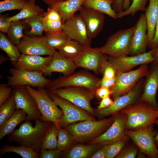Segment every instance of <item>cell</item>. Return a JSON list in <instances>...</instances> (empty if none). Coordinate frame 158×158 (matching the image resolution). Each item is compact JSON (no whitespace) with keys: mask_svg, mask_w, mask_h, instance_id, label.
I'll return each instance as SVG.
<instances>
[{"mask_svg":"<svg viewBox=\"0 0 158 158\" xmlns=\"http://www.w3.org/2000/svg\"><path fill=\"white\" fill-rule=\"evenodd\" d=\"M35 123L34 126L30 121L22 123L18 129L8 135L9 141L15 142L40 153L44 135L53 123L40 119L36 121Z\"/></svg>","mask_w":158,"mask_h":158,"instance_id":"6da1fadb","label":"cell"},{"mask_svg":"<svg viewBox=\"0 0 158 158\" xmlns=\"http://www.w3.org/2000/svg\"><path fill=\"white\" fill-rule=\"evenodd\" d=\"M119 112L125 114L126 130H137L155 124L158 118V110L138 99Z\"/></svg>","mask_w":158,"mask_h":158,"instance_id":"7a4b0ae2","label":"cell"},{"mask_svg":"<svg viewBox=\"0 0 158 158\" xmlns=\"http://www.w3.org/2000/svg\"><path fill=\"white\" fill-rule=\"evenodd\" d=\"M113 115L98 121L87 120L72 124L64 128L73 136L75 142H88L103 133L114 122Z\"/></svg>","mask_w":158,"mask_h":158,"instance_id":"3957f363","label":"cell"},{"mask_svg":"<svg viewBox=\"0 0 158 158\" xmlns=\"http://www.w3.org/2000/svg\"><path fill=\"white\" fill-rule=\"evenodd\" d=\"M101 79L92 74L85 69L73 73L68 76H60L51 81L45 87L51 90L68 87H84L95 92L100 87Z\"/></svg>","mask_w":158,"mask_h":158,"instance_id":"277c9868","label":"cell"},{"mask_svg":"<svg viewBox=\"0 0 158 158\" xmlns=\"http://www.w3.org/2000/svg\"><path fill=\"white\" fill-rule=\"evenodd\" d=\"M30 94L35 100L42 116L40 120L51 121L57 128L61 127L59 123L63 115L61 109H59L55 102L48 95L45 87H37V89L29 85L25 86Z\"/></svg>","mask_w":158,"mask_h":158,"instance_id":"5b68a950","label":"cell"},{"mask_svg":"<svg viewBox=\"0 0 158 158\" xmlns=\"http://www.w3.org/2000/svg\"><path fill=\"white\" fill-rule=\"evenodd\" d=\"M58 96L72 103L90 115L96 116L95 109L91 106L95 92L84 87H68L49 90Z\"/></svg>","mask_w":158,"mask_h":158,"instance_id":"8992f818","label":"cell"},{"mask_svg":"<svg viewBox=\"0 0 158 158\" xmlns=\"http://www.w3.org/2000/svg\"><path fill=\"white\" fill-rule=\"evenodd\" d=\"M135 27L136 24L128 29L119 30L112 35L100 47L101 52L114 57L129 55L131 40Z\"/></svg>","mask_w":158,"mask_h":158,"instance_id":"52a82bcc","label":"cell"},{"mask_svg":"<svg viewBox=\"0 0 158 158\" xmlns=\"http://www.w3.org/2000/svg\"><path fill=\"white\" fill-rule=\"evenodd\" d=\"M47 93L62 110L63 115L60 119L59 123L62 128L80 121L90 120H96L95 117L86 111L71 102L61 98L47 89Z\"/></svg>","mask_w":158,"mask_h":158,"instance_id":"ba28073f","label":"cell"},{"mask_svg":"<svg viewBox=\"0 0 158 158\" xmlns=\"http://www.w3.org/2000/svg\"><path fill=\"white\" fill-rule=\"evenodd\" d=\"M149 69L148 64H145L134 70L125 72H116L115 84L109 89L113 92L110 96L114 99L127 93L140 78L148 75Z\"/></svg>","mask_w":158,"mask_h":158,"instance_id":"9c48e42d","label":"cell"},{"mask_svg":"<svg viewBox=\"0 0 158 158\" xmlns=\"http://www.w3.org/2000/svg\"><path fill=\"white\" fill-rule=\"evenodd\" d=\"M155 124L140 130H125L127 135L137 146L139 151L151 158H157L158 150L154 141L157 132L153 128Z\"/></svg>","mask_w":158,"mask_h":158,"instance_id":"30bf717a","label":"cell"},{"mask_svg":"<svg viewBox=\"0 0 158 158\" xmlns=\"http://www.w3.org/2000/svg\"><path fill=\"white\" fill-rule=\"evenodd\" d=\"M144 80L143 77L141 78L127 93L114 98L113 104L110 106L102 109H95L96 116L99 119H102L118 113L122 109L135 103L142 92Z\"/></svg>","mask_w":158,"mask_h":158,"instance_id":"8fae6325","label":"cell"},{"mask_svg":"<svg viewBox=\"0 0 158 158\" xmlns=\"http://www.w3.org/2000/svg\"><path fill=\"white\" fill-rule=\"evenodd\" d=\"M9 72L11 75L8 77L7 84L13 88L22 85L45 87L51 81L40 72L29 71L15 67L11 68Z\"/></svg>","mask_w":158,"mask_h":158,"instance_id":"7c38bea8","label":"cell"},{"mask_svg":"<svg viewBox=\"0 0 158 158\" xmlns=\"http://www.w3.org/2000/svg\"><path fill=\"white\" fill-rule=\"evenodd\" d=\"M108 57L101 52L100 47L83 46L80 54L74 61L77 67L93 71L98 75L101 73L102 64Z\"/></svg>","mask_w":158,"mask_h":158,"instance_id":"4fadbf2b","label":"cell"},{"mask_svg":"<svg viewBox=\"0 0 158 158\" xmlns=\"http://www.w3.org/2000/svg\"><path fill=\"white\" fill-rule=\"evenodd\" d=\"M13 95L16 108L23 110L26 114L25 121L40 120L42 114L34 98L27 90L25 86H18L13 88Z\"/></svg>","mask_w":158,"mask_h":158,"instance_id":"5bb4252c","label":"cell"},{"mask_svg":"<svg viewBox=\"0 0 158 158\" xmlns=\"http://www.w3.org/2000/svg\"><path fill=\"white\" fill-rule=\"evenodd\" d=\"M16 46L21 54L52 56L56 51L48 44L45 36L25 35Z\"/></svg>","mask_w":158,"mask_h":158,"instance_id":"9a60e30c","label":"cell"},{"mask_svg":"<svg viewBox=\"0 0 158 158\" xmlns=\"http://www.w3.org/2000/svg\"><path fill=\"white\" fill-rule=\"evenodd\" d=\"M114 120L110 127L102 134L92 140L87 144H109L122 139L128 135L125 132V125L126 115L118 112L113 115Z\"/></svg>","mask_w":158,"mask_h":158,"instance_id":"2e32d148","label":"cell"},{"mask_svg":"<svg viewBox=\"0 0 158 158\" xmlns=\"http://www.w3.org/2000/svg\"><path fill=\"white\" fill-rule=\"evenodd\" d=\"M144 80L142 92L138 99L158 110L156 94L158 89V61L152 62Z\"/></svg>","mask_w":158,"mask_h":158,"instance_id":"e0dca14e","label":"cell"},{"mask_svg":"<svg viewBox=\"0 0 158 158\" xmlns=\"http://www.w3.org/2000/svg\"><path fill=\"white\" fill-rule=\"evenodd\" d=\"M62 28L68 36L84 46H90L92 39L79 14H74L63 24Z\"/></svg>","mask_w":158,"mask_h":158,"instance_id":"ac0fdd59","label":"cell"},{"mask_svg":"<svg viewBox=\"0 0 158 158\" xmlns=\"http://www.w3.org/2000/svg\"><path fill=\"white\" fill-rule=\"evenodd\" d=\"M153 49L135 56L118 57L109 56L108 60L115 69L116 72H126L138 65L152 63L155 60L152 55Z\"/></svg>","mask_w":158,"mask_h":158,"instance_id":"d6986e66","label":"cell"},{"mask_svg":"<svg viewBox=\"0 0 158 158\" xmlns=\"http://www.w3.org/2000/svg\"><path fill=\"white\" fill-rule=\"evenodd\" d=\"M136 27L130 43L129 55L135 56L146 52L147 47V24L144 13L140 15L137 22Z\"/></svg>","mask_w":158,"mask_h":158,"instance_id":"ffe728a7","label":"cell"},{"mask_svg":"<svg viewBox=\"0 0 158 158\" xmlns=\"http://www.w3.org/2000/svg\"><path fill=\"white\" fill-rule=\"evenodd\" d=\"M78 14L87 28L90 38L96 37L102 30L105 14L94 9L82 6Z\"/></svg>","mask_w":158,"mask_h":158,"instance_id":"44dd1931","label":"cell"},{"mask_svg":"<svg viewBox=\"0 0 158 158\" xmlns=\"http://www.w3.org/2000/svg\"><path fill=\"white\" fill-rule=\"evenodd\" d=\"M74 62L55 51L52 56V59L49 64L40 72L45 77L50 76L53 72L62 73L63 76H68L74 72L77 68Z\"/></svg>","mask_w":158,"mask_h":158,"instance_id":"7402d4cb","label":"cell"},{"mask_svg":"<svg viewBox=\"0 0 158 158\" xmlns=\"http://www.w3.org/2000/svg\"><path fill=\"white\" fill-rule=\"evenodd\" d=\"M52 58V56L44 57L37 55L21 54L14 67L29 71L40 72L49 64Z\"/></svg>","mask_w":158,"mask_h":158,"instance_id":"603a6c76","label":"cell"},{"mask_svg":"<svg viewBox=\"0 0 158 158\" xmlns=\"http://www.w3.org/2000/svg\"><path fill=\"white\" fill-rule=\"evenodd\" d=\"M102 146L99 144H76L62 152L61 158H89Z\"/></svg>","mask_w":158,"mask_h":158,"instance_id":"cb8c5ba5","label":"cell"},{"mask_svg":"<svg viewBox=\"0 0 158 158\" xmlns=\"http://www.w3.org/2000/svg\"><path fill=\"white\" fill-rule=\"evenodd\" d=\"M85 0H66L49 6L55 9L60 14L63 23L78 11L83 6Z\"/></svg>","mask_w":158,"mask_h":158,"instance_id":"d4e9b609","label":"cell"},{"mask_svg":"<svg viewBox=\"0 0 158 158\" xmlns=\"http://www.w3.org/2000/svg\"><path fill=\"white\" fill-rule=\"evenodd\" d=\"M149 5L146 8L144 13L147 24V47L154 37L158 18V0H149Z\"/></svg>","mask_w":158,"mask_h":158,"instance_id":"484cf974","label":"cell"},{"mask_svg":"<svg viewBox=\"0 0 158 158\" xmlns=\"http://www.w3.org/2000/svg\"><path fill=\"white\" fill-rule=\"evenodd\" d=\"M42 20L45 32H51L63 29V23L58 11L55 8L49 7L42 16Z\"/></svg>","mask_w":158,"mask_h":158,"instance_id":"4316f807","label":"cell"},{"mask_svg":"<svg viewBox=\"0 0 158 158\" xmlns=\"http://www.w3.org/2000/svg\"><path fill=\"white\" fill-rule=\"evenodd\" d=\"M36 0H28L20 12L12 17H8V20L13 21L23 20L35 16H42L44 10L36 4Z\"/></svg>","mask_w":158,"mask_h":158,"instance_id":"83f0119b","label":"cell"},{"mask_svg":"<svg viewBox=\"0 0 158 158\" xmlns=\"http://www.w3.org/2000/svg\"><path fill=\"white\" fill-rule=\"evenodd\" d=\"M115 0H85L83 6L90 8L117 19V14L112 8Z\"/></svg>","mask_w":158,"mask_h":158,"instance_id":"f1b7e54d","label":"cell"},{"mask_svg":"<svg viewBox=\"0 0 158 158\" xmlns=\"http://www.w3.org/2000/svg\"><path fill=\"white\" fill-rule=\"evenodd\" d=\"M26 115L23 110L16 109L12 116L0 126V140L12 132L18 124L25 121Z\"/></svg>","mask_w":158,"mask_h":158,"instance_id":"f546056e","label":"cell"},{"mask_svg":"<svg viewBox=\"0 0 158 158\" xmlns=\"http://www.w3.org/2000/svg\"><path fill=\"white\" fill-rule=\"evenodd\" d=\"M0 48L6 54L11 63L15 67L21 54L17 47L2 32L0 33Z\"/></svg>","mask_w":158,"mask_h":158,"instance_id":"4dcf8cb0","label":"cell"},{"mask_svg":"<svg viewBox=\"0 0 158 158\" xmlns=\"http://www.w3.org/2000/svg\"><path fill=\"white\" fill-rule=\"evenodd\" d=\"M28 24L21 20L11 22V24L7 32V37L15 45H17L21 41L25 35L23 30L26 29Z\"/></svg>","mask_w":158,"mask_h":158,"instance_id":"1f68e13d","label":"cell"},{"mask_svg":"<svg viewBox=\"0 0 158 158\" xmlns=\"http://www.w3.org/2000/svg\"><path fill=\"white\" fill-rule=\"evenodd\" d=\"M10 152L16 153L23 158H39V153L25 146L16 147L6 144H4L0 149V157L4 154Z\"/></svg>","mask_w":158,"mask_h":158,"instance_id":"d6a6232c","label":"cell"},{"mask_svg":"<svg viewBox=\"0 0 158 158\" xmlns=\"http://www.w3.org/2000/svg\"><path fill=\"white\" fill-rule=\"evenodd\" d=\"M83 45L78 42L71 39L58 49L59 51L66 58L73 61L76 59L80 54Z\"/></svg>","mask_w":158,"mask_h":158,"instance_id":"836d02e7","label":"cell"},{"mask_svg":"<svg viewBox=\"0 0 158 158\" xmlns=\"http://www.w3.org/2000/svg\"><path fill=\"white\" fill-rule=\"evenodd\" d=\"M47 42L52 48L58 49L71 40L63 29L51 32H45Z\"/></svg>","mask_w":158,"mask_h":158,"instance_id":"e575fe53","label":"cell"},{"mask_svg":"<svg viewBox=\"0 0 158 158\" xmlns=\"http://www.w3.org/2000/svg\"><path fill=\"white\" fill-rule=\"evenodd\" d=\"M42 17V16H35L23 20L24 23L28 24L31 28L30 30L25 31V35L30 36H42L44 30Z\"/></svg>","mask_w":158,"mask_h":158,"instance_id":"d590c367","label":"cell"},{"mask_svg":"<svg viewBox=\"0 0 158 158\" xmlns=\"http://www.w3.org/2000/svg\"><path fill=\"white\" fill-rule=\"evenodd\" d=\"M57 138L58 129L53 123L44 135L42 140L41 150L57 149Z\"/></svg>","mask_w":158,"mask_h":158,"instance_id":"8d00e7d4","label":"cell"},{"mask_svg":"<svg viewBox=\"0 0 158 158\" xmlns=\"http://www.w3.org/2000/svg\"><path fill=\"white\" fill-rule=\"evenodd\" d=\"M58 129L57 149L62 152L69 149L75 142L73 136L66 129L60 127Z\"/></svg>","mask_w":158,"mask_h":158,"instance_id":"74e56055","label":"cell"},{"mask_svg":"<svg viewBox=\"0 0 158 158\" xmlns=\"http://www.w3.org/2000/svg\"><path fill=\"white\" fill-rule=\"evenodd\" d=\"M16 109L14 97L12 94L8 99L0 106V126L12 116Z\"/></svg>","mask_w":158,"mask_h":158,"instance_id":"f35d334b","label":"cell"},{"mask_svg":"<svg viewBox=\"0 0 158 158\" xmlns=\"http://www.w3.org/2000/svg\"><path fill=\"white\" fill-rule=\"evenodd\" d=\"M129 138L127 136L111 143L103 145L106 151L107 158H115L128 142Z\"/></svg>","mask_w":158,"mask_h":158,"instance_id":"ab89813d","label":"cell"},{"mask_svg":"<svg viewBox=\"0 0 158 158\" xmlns=\"http://www.w3.org/2000/svg\"><path fill=\"white\" fill-rule=\"evenodd\" d=\"M149 0H133L132 3L126 9L118 13L117 18H121L131 15L133 16L137 12L145 11L147 2Z\"/></svg>","mask_w":158,"mask_h":158,"instance_id":"60d3db41","label":"cell"},{"mask_svg":"<svg viewBox=\"0 0 158 158\" xmlns=\"http://www.w3.org/2000/svg\"><path fill=\"white\" fill-rule=\"evenodd\" d=\"M28 0H4L0 2V13L9 11H20Z\"/></svg>","mask_w":158,"mask_h":158,"instance_id":"b9f144b4","label":"cell"},{"mask_svg":"<svg viewBox=\"0 0 158 158\" xmlns=\"http://www.w3.org/2000/svg\"><path fill=\"white\" fill-rule=\"evenodd\" d=\"M138 148L133 142H128L115 158H135L138 154Z\"/></svg>","mask_w":158,"mask_h":158,"instance_id":"7bdbcfd3","label":"cell"},{"mask_svg":"<svg viewBox=\"0 0 158 158\" xmlns=\"http://www.w3.org/2000/svg\"><path fill=\"white\" fill-rule=\"evenodd\" d=\"M101 73L103 75V76L108 78H111L116 76V71L108 59L105 60L102 63Z\"/></svg>","mask_w":158,"mask_h":158,"instance_id":"ee69618b","label":"cell"},{"mask_svg":"<svg viewBox=\"0 0 158 158\" xmlns=\"http://www.w3.org/2000/svg\"><path fill=\"white\" fill-rule=\"evenodd\" d=\"M13 88L7 83H2L0 85V106L8 99L13 93Z\"/></svg>","mask_w":158,"mask_h":158,"instance_id":"f6af8a7d","label":"cell"},{"mask_svg":"<svg viewBox=\"0 0 158 158\" xmlns=\"http://www.w3.org/2000/svg\"><path fill=\"white\" fill-rule=\"evenodd\" d=\"M62 152L56 149L54 150H44L40 153L39 158H61Z\"/></svg>","mask_w":158,"mask_h":158,"instance_id":"bcb514c9","label":"cell"},{"mask_svg":"<svg viewBox=\"0 0 158 158\" xmlns=\"http://www.w3.org/2000/svg\"><path fill=\"white\" fill-rule=\"evenodd\" d=\"M113 93L109 88L103 87H100L97 88L95 92V96L97 98L102 99L109 96Z\"/></svg>","mask_w":158,"mask_h":158,"instance_id":"7dc6e473","label":"cell"},{"mask_svg":"<svg viewBox=\"0 0 158 158\" xmlns=\"http://www.w3.org/2000/svg\"><path fill=\"white\" fill-rule=\"evenodd\" d=\"M8 17L6 16H0V30L2 33H7L11 24V22L8 19Z\"/></svg>","mask_w":158,"mask_h":158,"instance_id":"c3c4849f","label":"cell"},{"mask_svg":"<svg viewBox=\"0 0 158 158\" xmlns=\"http://www.w3.org/2000/svg\"><path fill=\"white\" fill-rule=\"evenodd\" d=\"M116 80V76L111 78H108L103 76L100 81V86L109 89L113 87L115 84Z\"/></svg>","mask_w":158,"mask_h":158,"instance_id":"681fc988","label":"cell"},{"mask_svg":"<svg viewBox=\"0 0 158 158\" xmlns=\"http://www.w3.org/2000/svg\"><path fill=\"white\" fill-rule=\"evenodd\" d=\"M158 45V18L156 24L154 37L147 47L152 49L155 48Z\"/></svg>","mask_w":158,"mask_h":158,"instance_id":"f907efd6","label":"cell"},{"mask_svg":"<svg viewBox=\"0 0 158 158\" xmlns=\"http://www.w3.org/2000/svg\"><path fill=\"white\" fill-rule=\"evenodd\" d=\"M113 102L114 101L110 98V96L103 98L99 104L97 106V109H102L111 106Z\"/></svg>","mask_w":158,"mask_h":158,"instance_id":"816d5d0a","label":"cell"},{"mask_svg":"<svg viewBox=\"0 0 158 158\" xmlns=\"http://www.w3.org/2000/svg\"><path fill=\"white\" fill-rule=\"evenodd\" d=\"M89 158H107L106 150L102 147L95 152Z\"/></svg>","mask_w":158,"mask_h":158,"instance_id":"f5cc1de1","label":"cell"},{"mask_svg":"<svg viewBox=\"0 0 158 158\" xmlns=\"http://www.w3.org/2000/svg\"><path fill=\"white\" fill-rule=\"evenodd\" d=\"M123 0H115V3L112 6L113 9L117 14L123 11Z\"/></svg>","mask_w":158,"mask_h":158,"instance_id":"db71d44e","label":"cell"},{"mask_svg":"<svg viewBox=\"0 0 158 158\" xmlns=\"http://www.w3.org/2000/svg\"><path fill=\"white\" fill-rule=\"evenodd\" d=\"M48 6L56 3L64 1L66 0H42Z\"/></svg>","mask_w":158,"mask_h":158,"instance_id":"11a10c76","label":"cell"},{"mask_svg":"<svg viewBox=\"0 0 158 158\" xmlns=\"http://www.w3.org/2000/svg\"><path fill=\"white\" fill-rule=\"evenodd\" d=\"M133 0H124L123 4V11L127 9L130 6V2Z\"/></svg>","mask_w":158,"mask_h":158,"instance_id":"9f6ffc18","label":"cell"},{"mask_svg":"<svg viewBox=\"0 0 158 158\" xmlns=\"http://www.w3.org/2000/svg\"><path fill=\"white\" fill-rule=\"evenodd\" d=\"M153 49L152 56L155 59V60L158 61V45L155 48Z\"/></svg>","mask_w":158,"mask_h":158,"instance_id":"6f0895ef","label":"cell"},{"mask_svg":"<svg viewBox=\"0 0 158 158\" xmlns=\"http://www.w3.org/2000/svg\"><path fill=\"white\" fill-rule=\"evenodd\" d=\"M155 124H156L158 127V120L157 119V120L155 122ZM154 141L157 147H158V132L157 133L156 135L154 138Z\"/></svg>","mask_w":158,"mask_h":158,"instance_id":"680465c9","label":"cell"},{"mask_svg":"<svg viewBox=\"0 0 158 158\" xmlns=\"http://www.w3.org/2000/svg\"><path fill=\"white\" fill-rule=\"evenodd\" d=\"M138 158H145L147 155L145 154L140 152L139 151L138 152Z\"/></svg>","mask_w":158,"mask_h":158,"instance_id":"91938a15","label":"cell"},{"mask_svg":"<svg viewBox=\"0 0 158 158\" xmlns=\"http://www.w3.org/2000/svg\"><path fill=\"white\" fill-rule=\"evenodd\" d=\"M7 59H9L6 58L5 56L3 55L0 56V63H2L4 61Z\"/></svg>","mask_w":158,"mask_h":158,"instance_id":"94428289","label":"cell"},{"mask_svg":"<svg viewBox=\"0 0 158 158\" xmlns=\"http://www.w3.org/2000/svg\"><path fill=\"white\" fill-rule=\"evenodd\" d=\"M157 148L158 150V147H157ZM157 158H158V153H157Z\"/></svg>","mask_w":158,"mask_h":158,"instance_id":"6125c7cd","label":"cell"}]
</instances>
